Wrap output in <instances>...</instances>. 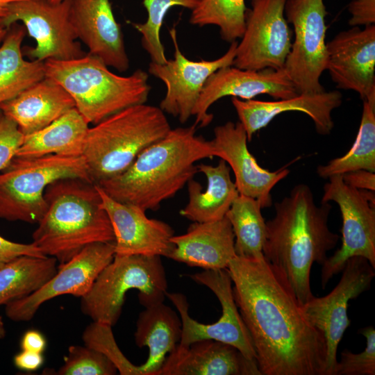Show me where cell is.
Returning a JSON list of instances; mask_svg holds the SVG:
<instances>
[{"label": "cell", "mask_w": 375, "mask_h": 375, "mask_svg": "<svg viewBox=\"0 0 375 375\" xmlns=\"http://www.w3.org/2000/svg\"><path fill=\"white\" fill-rule=\"evenodd\" d=\"M22 256H47L32 242L30 244L15 242L0 235V267Z\"/></svg>", "instance_id": "39"}, {"label": "cell", "mask_w": 375, "mask_h": 375, "mask_svg": "<svg viewBox=\"0 0 375 375\" xmlns=\"http://www.w3.org/2000/svg\"><path fill=\"white\" fill-rule=\"evenodd\" d=\"M227 269L261 374L326 375L324 336L272 266L265 258L236 256Z\"/></svg>", "instance_id": "1"}, {"label": "cell", "mask_w": 375, "mask_h": 375, "mask_svg": "<svg viewBox=\"0 0 375 375\" xmlns=\"http://www.w3.org/2000/svg\"><path fill=\"white\" fill-rule=\"evenodd\" d=\"M342 175L344 182L350 187L358 190H375L374 172L358 169L344 173Z\"/></svg>", "instance_id": "41"}, {"label": "cell", "mask_w": 375, "mask_h": 375, "mask_svg": "<svg viewBox=\"0 0 375 375\" xmlns=\"http://www.w3.org/2000/svg\"><path fill=\"white\" fill-rule=\"evenodd\" d=\"M45 77L60 84L90 124L134 105L145 103L151 90L148 74L139 69L128 76L111 72L89 53L81 58L44 61Z\"/></svg>", "instance_id": "5"}, {"label": "cell", "mask_w": 375, "mask_h": 375, "mask_svg": "<svg viewBox=\"0 0 375 375\" xmlns=\"http://www.w3.org/2000/svg\"><path fill=\"white\" fill-rule=\"evenodd\" d=\"M285 14L293 26L294 40L283 69L298 94L324 92L319 81L327 62L324 0H286Z\"/></svg>", "instance_id": "9"}, {"label": "cell", "mask_w": 375, "mask_h": 375, "mask_svg": "<svg viewBox=\"0 0 375 375\" xmlns=\"http://www.w3.org/2000/svg\"><path fill=\"white\" fill-rule=\"evenodd\" d=\"M174 47V58L165 63L151 62L148 71L162 81L167 88L159 108L165 112L185 123L191 116L208 78L220 68L233 65L238 42L234 41L221 57L212 60H191L181 52L176 30L169 31Z\"/></svg>", "instance_id": "16"}, {"label": "cell", "mask_w": 375, "mask_h": 375, "mask_svg": "<svg viewBox=\"0 0 375 375\" xmlns=\"http://www.w3.org/2000/svg\"><path fill=\"white\" fill-rule=\"evenodd\" d=\"M342 100L339 91L298 95L276 101L242 100L231 98L239 122L244 127L248 141L258 131L265 127L277 115L288 111H298L307 115L313 121L320 135L329 134L334 127L331 113Z\"/></svg>", "instance_id": "22"}, {"label": "cell", "mask_w": 375, "mask_h": 375, "mask_svg": "<svg viewBox=\"0 0 375 375\" xmlns=\"http://www.w3.org/2000/svg\"><path fill=\"white\" fill-rule=\"evenodd\" d=\"M47 345L45 336L42 333L35 329L26 331L20 340L22 350L30 351L43 353Z\"/></svg>", "instance_id": "43"}, {"label": "cell", "mask_w": 375, "mask_h": 375, "mask_svg": "<svg viewBox=\"0 0 375 375\" xmlns=\"http://www.w3.org/2000/svg\"><path fill=\"white\" fill-rule=\"evenodd\" d=\"M347 9L351 26L375 24V0H351Z\"/></svg>", "instance_id": "40"}, {"label": "cell", "mask_w": 375, "mask_h": 375, "mask_svg": "<svg viewBox=\"0 0 375 375\" xmlns=\"http://www.w3.org/2000/svg\"><path fill=\"white\" fill-rule=\"evenodd\" d=\"M259 94L283 99L299 94L283 68L254 70L233 65L220 68L206 81L192 110L194 124L200 127L209 125L213 119L212 114L208 112L209 108L224 97L249 100Z\"/></svg>", "instance_id": "17"}, {"label": "cell", "mask_w": 375, "mask_h": 375, "mask_svg": "<svg viewBox=\"0 0 375 375\" xmlns=\"http://www.w3.org/2000/svg\"><path fill=\"white\" fill-rule=\"evenodd\" d=\"M89 125L74 108L42 129L24 135L15 156L35 158L51 154L81 156Z\"/></svg>", "instance_id": "28"}, {"label": "cell", "mask_w": 375, "mask_h": 375, "mask_svg": "<svg viewBox=\"0 0 375 375\" xmlns=\"http://www.w3.org/2000/svg\"><path fill=\"white\" fill-rule=\"evenodd\" d=\"M111 328L106 324L92 322L83 333L85 345L104 354L115 365L120 374L141 375L139 366L131 363L119 349Z\"/></svg>", "instance_id": "36"}, {"label": "cell", "mask_w": 375, "mask_h": 375, "mask_svg": "<svg viewBox=\"0 0 375 375\" xmlns=\"http://www.w3.org/2000/svg\"><path fill=\"white\" fill-rule=\"evenodd\" d=\"M274 207V217L266 222L264 258L303 305L314 296L310 287L313 263L322 265L339 240L328 224L332 207L329 202L317 205L306 184L294 186Z\"/></svg>", "instance_id": "2"}, {"label": "cell", "mask_w": 375, "mask_h": 375, "mask_svg": "<svg viewBox=\"0 0 375 375\" xmlns=\"http://www.w3.org/2000/svg\"><path fill=\"white\" fill-rule=\"evenodd\" d=\"M181 331V317L163 302L146 307L139 314L135 342L138 347L149 348L147 360L139 366L141 375H158L167 356L179 343Z\"/></svg>", "instance_id": "27"}, {"label": "cell", "mask_w": 375, "mask_h": 375, "mask_svg": "<svg viewBox=\"0 0 375 375\" xmlns=\"http://www.w3.org/2000/svg\"><path fill=\"white\" fill-rule=\"evenodd\" d=\"M190 278L215 294L221 304L222 315L215 323H200L189 315V305L184 294L167 292L166 297L174 305L181 319L182 331L178 344L188 347L200 340H213L231 344L249 360L256 361L253 342L233 297L232 280L227 268L203 270L190 275Z\"/></svg>", "instance_id": "11"}, {"label": "cell", "mask_w": 375, "mask_h": 375, "mask_svg": "<svg viewBox=\"0 0 375 375\" xmlns=\"http://www.w3.org/2000/svg\"><path fill=\"white\" fill-rule=\"evenodd\" d=\"M259 201L240 194L233 201L226 214L235 236L237 256L263 259V247L266 240V222L261 212Z\"/></svg>", "instance_id": "31"}, {"label": "cell", "mask_w": 375, "mask_h": 375, "mask_svg": "<svg viewBox=\"0 0 375 375\" xmlns=\"http://www.w3.org/2000/svg\"><path fill=\"white\" fill-rule=\"evenodd\" d=\"M115 254L114 242L87 246L69 261L58 265L56 274L36 291L7 303L6 316L15 322H28L44 303L51 299L65 294L83 297Z\"/></svg>", "instance_id": "15"}, {"label": "cell", "mask_w": 375, "mask_h": 375, "mask_svg": "<svg viewBox=\"0 0 375 375\" xmlns=\"http://www.w3.org/2000/svg\"><path fill=\"white\" fill-rule=\"evenodd\" d=\"M250 1L233 65L244 69H283L292 45V32L284 16L286 0Z\"/></svg>", "instance_id": "14"}, {"label": "cell", "mask_w": 375, "mask_h": 375, "mask_svg": "<svg viewBox=\"0 0 375 375\" xmlns=\"http://www.w3.org/2000/svg\"><path fill=\"white\" fill-rule=\"evenodd\" d=\"M174 248L167 258L190 267L226 269L236 256L235 236L227 217L207 222H194L187 232L173 235Z\"/></svg>", "instance_id": "24"}, {"label": "cell", "mask_w": 375, "mask_h": 375, "mask_svg": "<svg viewBox=\"0 0 375 375\" xmlns=\"http://www.w3.org/2000/svg\"><path fill=\"white\" fill-rule=\"evenodd\" d=\"M69 177L92 182L83 156H15L0 173V218L38 224L46 211L47 187Z\"/></svg>", "instance_id": "8"}, {"label": "cell", "mask_w": 375, "mask_h": 375, "mask_svg": "<svg viewBox=\"0 0 375 375\" xmlns=\"http://www.w3.org/2000/svg\"><path fill=\"white\" fill-rule=\"evenodd\" d=\"M247 10L245 0H199L192 10L190 22L217 26L221 38L231 43L244 33Z\"/></svg>", "instance_id": "33"}, {"label": "cell", "mask_w": 375, "mask_h": 375, "mask_svg": "<svg viewBox=\"0 0 375 375\" xmlns=\"http://www.w3.org/2000/svg\"><path fill=\"white\" fill-rule=\"evenodd\" d=\"M210 141L214 156L224 160L232 169L239 194L258 200L262 208L270 207L271 191L290 170L271 172L262 168L249 151L247 135L240 122L216 126Z\"/></svg>", "instance_id": "19"}, {"label": "cell", "mask_w": 375, "mask_h": 375, "mask_svg": "<svg viewBox=\"0 0 375 375\" xmlns=\"http://www.w3.org/2000/svg\"><path fill=\"white\" fill-rule=\"evenodd\" d=\"M366 339V347L360 353H354L348 349L340 353L334 375L375 374V329L369 326L359 330Z\"/></svg>", "instance_id": "37"}, {"label": "cell", "mask_w": 375, "mask_h": 375, "mask_svg": "<svg viewBox=\"0 0 375 375\" xmlns=\"http://www.w3.org/2000/svg\"><path fill=\"white\" fill-rule=\"evenodd\" d=\"M358 169L375 172V105L363 101L360 124L349 151L317 168L322 178Z\"/></svg>", "instance_id": "32"}, {"label": "cell", "mask_w": 375, "mask_h": 375, "mask_svg": "<svg viewBox=\"0 0 375 375\" xmlns=\"http://www.w3.org/2000/svg\"><path fill=\"white\" fill-rule=\"evenodd\" d=\"M25 0H0V19H3L6 13L8 6L12 3Z\"/></svg>", "instance_id": "44"}, {"label": "cell", "mask_w": 375, "mask_h": 375, "mask_svg": "<svg viewBox=\"0 0 375 375\" xmlns=\"http://www.w3.org/2000/svg\"><path fill=\"white\" fill-rule=\"evenodd\" d=\"M326 47V69L336 87L375 105V25L341 31Z\"/></svg>", "instance_id": "18"}, {"label": "cell", "mask_w": 375, "mask_h": 375, "mask_svg": "<svg viewBox=\"0 0 375 375\" xmlns=\"http://www.w3.org/2000/svg\"><path fill=\"white\" fill-rule=\"evenodd\" d=\"M196 126L171 128L124 172L97 185L116 201L144 211L158 210L193 178L197 162L214 157L211 141L197 135Z\"/></svg>", "instance_id": "3"}, {"label": "cell", "mask_w": 375, "mask_h": 375, "mask_svg": "<svg viewBox=\"0 0 375 375\" xmlns=\"http://www.w3.org/2000/svg\"><path fill=\"white\" fill-rule=\"evenodd\" d=\"M170 130L165 113L146 103L126 108L94 124L83 152L90 180L99 184L122 174Z\"/></svg>", "instance_id": "6"}, {"label": "cell", "mask_w": 375, "mask_h": 375, "mask_svg": "<svg viewBox=\"0 0 375 375\" xmlns=\"http://www.w3.org/2000/svg\"><path fill=\"white\" fill-rule=\"evenodd\" d=\"M8 28H7L3 23L2 19H0V45L3 41L7 33Z\"/></svg>", "instance_id": "45"}, {"label": "cell", "mask_w": 375, "mask_h": 375, "mask_svg": "<svg viewBox=\"0 0 375 375\" xmlns=\"http://www.w3.org/2000/svg\"><path fill=\"white\" fill-rule=\"evenodd\" d=\"M97 188L113 229L115 255L168 256L174 248V230L168 224L150 219L138 206L116 201Z\"/></svg>", "instance_id": "20"}, {"label": "cell", "mask_w": 375, "mask_h": 375, "mask_svg": "<svg viewBox=\"0 0 375 375\" xmlns=\"http://www.w3.org/2000/svg\"><path fill=\"white\" fill-rule=\"evenodd\" d=\"M70 19L89 53L119 72L128 69L124 35L109 0H71Z\"/></svg>", "instance_id": "21"}, {"label": "cell", "mask_w": 375, "mask_h": 375, "mask_svg": "<svg viewBox=\"0 0 375 375\" xmlns=\"http://www.w3.org/2000/svg\"><path fill=\"white\" fill-rule=\"evenodd\" d=\"M133 289L139 291V301L145 308L164 301L167 281L161 256L115 255L81 298V311L93 322L112 326L127 292Z\"/></svg>", "instance_id": "7"}, {"label": "cell", "mask_w": 375, "mask_h": 375, "mask_svg": "<svg viewBox=\"0 0 375 375\" xmlns=\"http://www.w3.org/2000/svg\"><path fill=\"white\" fill-rule=\"evenodd\" d=\"M322 202L334 201L341 212L342 244L322 265L321 285L324 289L333 276L341 272L354 256L367 259L375 268V209L360 190L347 185L342 174L328 178Z\"/></svg>", "instance_id": "12"}, {"label": "cell", "mask_w": 375, "mask_h": 375, "mask_svg": "<svg viewBox=\"0 0 375 375\" xmlns=\"http://www.w3.org/2000/svg\"><path fill=\"white\" fill-rule=\"evenodd\" d=\"M51 2H59V1H64V0H49Z\"/></svg>", "instance_id": "47"}, {"label": "cell", "mask_w": 375, "mask_h": 375, "mask_svg": "<svg viewBox=\"0 0 375 375\" xmlns=\"http://www.w3.org/2000/svg\"><path fill=\"white\" fill-rule=\"evenodd\" d=\"M199 0H143L147 12L144 23H133V26L141 34L143 49L150 56L151 61L165 63L167 61L160 40V29L165 16L172 7L180 6L194 9Z\"/></svg>", "instance_id": "34"}, {"label": "cell", "mask_w": 375, "mask_h": 375, "mask_svg": "<svg viewBox=\"0 0 375 375\" xmlns=\"http://www.w3.org/2000/svg\"><path fill=\"white\" fill-rule=\"evenodd\" d=\"M70 4L71 0L17 1L8 6L2 21L7 28L21 22L29 36L35 40V47L22 49L24 56L31 60L76 59L87 53L78 42L72 26Z\"/></svg>", "instance_id": "10"}, {"label": "cell", "mask_w": 375, "mask_h": 375, "mask_svg": "<svg viewBox=\"0 0 375 375\" xmlns=\"http://www.w3.org/2000/svg\"><path fill=\"white\" fill-rule=\"evenodd\" d=\"M115 365L104 354L88 346L72 345L64 363L55 373L58 375H114Z\"/></svg>", "instance_id": "35"}, {"label": "cell", "mask_w": 375, "mask_h": 375, "mask_svg": "<svg viewBox=\"0 0 375 375\" xmlns=\"http://www.w3.org/2000/svg\"><path fill=\"white\" fill-rule=\"evenodd\" d=\"M53 257L22 256L0 267V306L36 291L57 272Z\"/></svg>", "instance_id": "30"}, {"label": "cell", "mask_w": 375, "mask_h": 375, "mask_svg": "<svg viewBox=\"0 0 375 375\" xmlns=\"http://www.w3.org/2000/svg\"><path fill=\"white\" fill-rule=\"evenodd\" d=\"M26 33L24 25L14 23L0 45V104L45 77L44 61L24 58Z\"/></svg>", "instance_id": "29"}, {"label": "cell", "mask_w": 375, "mask_h": 375, "mask_svg": "<svg viewBox=\"0 0 375 375\" xmlns=\"http://www.w3.org/2000/svg\"><path fill=\"white\" fill-rule=\"evenodd\" d=\"M46 211L32 234L42 253L63 264L87 246L114 242L97 185L81 178L57 179L44 191Z\"/></svg>", "instance_id": "4"}, {"label": "cell", "mask_w": 375, "mask_h": 375, "mask_svg": "<svg viewBox=\"0 0 375 375\" xmlns=\"http://www.w3.org/2000/svg\"><path fill=\"white\" fill-rule=\"evenodd\" d=\"M74 108L69 93L47 77L0 104V110L17 124L24 135L42 129Z\"/></svg>", "instance_id": "25"}, {"label": "cell", "mask_w": 375, "mask_h": 375, "mask_svg": "<svg viewBox=\"0 0 375 375\" xmlns=\"http://www.w3.org/2000/svg\"><path fill=\"white\" fill-rule=\"evenodd\" d=\"M158 375H262L256 360L235 347L213 340L178 344L168 354Z\"/></svg>", "instance_id": "23"}, {"label": "cell", "mask_w": 375, "mask_h": 375, "mask_svg": "<svg viewBox=\"0 0 375 375\" xmlns=\"http://www.w3.org/2000/svg\"><path fill=\"white\" fill-rule=\"evenodd\" d=\"M44 362L43 353L22 350L13 358L15 366L25 372H35L40 369Z\"/></svg>", "instance_id": "42"}, {"label": "cell", "mask_w": 375, "mask_h": 375, "mask_svg": "<svg viewBox=\"0 0 375 375\" xmlns=\"http://www.w3.org/2000/svg\"><path fill=\"white\" fill-rule=\"evenodd\" d=\"M24 137L17 124L0 110V172L15 157Z\"/></svg>", "instance_id": "38"}, {"label": "cell", "mask_w": 375, "mask_h": 375, "mask_svg": "<svg viewBox=\"0 0 375 375\" xmlns=\"http://www.w3.org/2000/svg\"><path fill=\"white\" fill-rule=\"evenodd\" d=\"M6 335L5 324L1 316H0V340L3 339Z\"/></svg>", "instance_id": "46"}, {"label": "cell", "mask_w": 375, "mask_h": 375, "mask_svg": "<svg viewBox=\"0 0 375 375\" xmlns=\"http://www.w3.org/2000/svg\"><path fill=\"white\" fill-rule=\"evenodd\" d=\"M374 269L365 258H349L337 285L327 295L313 296L301 305L309 322L323 335L326 346V375H334L339 344L351 320L347 315L350 300L369 289Z\"/></svg>", "instance_id": "13"}, {"label": "cell", "mask_w": 375, "mask_h": 375, "mask_svg": "<svg viewBox=\"0 0 375 375\" xmlns=\"http://www.w3.org/2000/svg\"><path fill=\"white\" fill-rule=\"evenodd\" d=\"M197 167L198 172L206 177L207 186L203 191L199 183L193 178L188 181L189 200L180 215L194 222L221 219L239 195L231 178V168L222 159L215 166L201 163Z\"/></svg>", "instance_id": "26"}]
</instances>
